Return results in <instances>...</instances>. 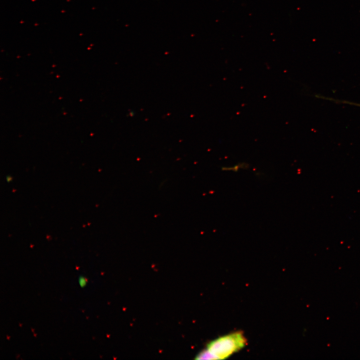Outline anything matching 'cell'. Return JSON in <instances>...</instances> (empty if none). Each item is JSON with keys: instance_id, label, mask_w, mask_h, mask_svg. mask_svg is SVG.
I'll list each match as a JSON object with an SVG mask.
<instances>
[{"instance_id": "1", "label": "cell", "mask_w": 360, "mask_h": 360, "mask_svg": "<svg viewBox=\"0 0 360 360\" xmlns=\"http://www.w3.org/2000/svg\"><path fill=\"white\" fill-rule=\"evenodd\" d=\"M247 344L242 332H235L211 341L207 349L216 360L226 359L239 351Z\"/></svg>"}, {"instance_id": "3", "label": "cell", "mask_w": 360, "mask_h": 360, "mask_svg": "<svg viewBox=\"0 0 360 360\" xmlns=\"http://www.w3.org/2000/svg\"><path fill=\"white\" fill-rule=\"evenodd\" d=\"M196 360H216V357L208 350L200 352L196 357Z\"/></svg>"}, {"instance_id": "2", "label": "cell", "mask_w": 360, "mask_h": 360, "mask_svg": "<svg viewBox=\"0 0 360 360\" xmlns=\"http://www.w3.org/2000/svg\"><path fill=\"white\" fill-rule=\"evenodd\" d=\"M249 168V164L245 162H240L232 166H224L221 169L224 172H238L242 170Z\"/></svg>"}, {"instance_id": "5", "label": "cell", "mask_w": 360, "mask_h": 360, "mask_svg": "<svg viewBox=\"0 0 360 360\" xmlns=\"http://www.w3.org/2000/svg\"><path fill=\"white\" fill-rule=\"evenodd\" d=\"M338 102H342V103H343V104H352V105H354V106H360V104L354 103V102H347V101H345V100H344V101H340V100H339Z\"/></svg>"}, {"instance_id": "4", "label": "cell", "mask_w": 360, "mask_h": 360, "mask_svg": "<svg viewBox=\"0 0 360 360\" xmlns=\"http://www.w3.org/2000/svg\"><path fill=\"white\" fill-rule=\"evenodd\" d=\"M78 281H79L80 285L82 287H84L86 286V279L84 278V277L80 276L79 277Z\"/></svg>"}]
</instances>
